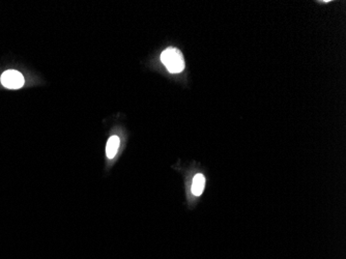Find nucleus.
<instances>
[{
  "label": "nucleus",
  "mask_w": 346,
  "mask_h": 259,
  "mask_svg": "<svg viewBox=\"0 0 346 259\" xmlns=\"http://www.w3.org/2000/svg\"><path fill=\"white\" fill-rule=\"evenodd\" d=\"M119 138L117 136H111L107 142L106 146V156L108 159H113L115 156L117 155L118 148H119Z\"/></svg>",
  "instance_id": "7ed1b4c3"
},
{
  "label": "nucleus",
  "mask_w": 346,
  "mask_h": 259,
  "mask_svg": "<svg viewBox=\"0 0 346 259\" xmlns=\"http://www.w3.org/2000/svg\"><path fill=\"white\" fill-rule=\"evenodd\" d=\"M161 61L170 73L177 74L184 71L185 60L183 53L173 47H170L163 51L161 54Z\"/></svg>",
  "instance_id": "f257e3e1"
},
{
  "label": "nucleus",
  "mask_w": 346,
  "mask_h": 259,
  "mask_svg": "<svg viewBox=\"0 0 346 259\" xmlns=\"http://www.w3.org/2000/svg\"><path fill=\"white\" fill-rule=\"evenodd\" d=\"M1 83L6 88L19 89L24 85L23 75L16 70L5 71L1 75Z\"/></svg>",
  "instance_id": "f03ea898"
},
{
  "label": "nucleus",
  "mask_w": 346,
  "mask_h": 259,
  "mask_svg": "<svg viewBox=\"0 0 346 259\" xmlns=\"http://www.w3.org/2000/svg\"><path fill=\"white\" fill-rule=\"evenodd\" d=\"M205 177L202 174H196L192 182V193L195 196H200L204 191Z\"/></svg>",
  "instance_id": "20e7f679"
}]
</instances>
